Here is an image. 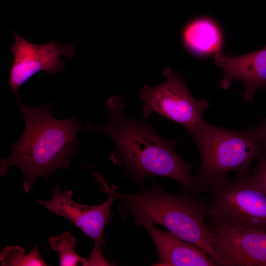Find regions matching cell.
I'll list each match as a JSON object with an SVG mask.
<instances>
[{"label": "cell", "instance_id": "obj_13", "mask_svg": "<svg viewBox=\"0 0 266 266\" xmlns=\"http://www.w3.org/2000/svg\"><path fill=\"white\" fill-rule=\"evenodd\" d=\"M49 245L52 250L59 253L60 266L88 265V260L79 256L74 250L76 245V240L69 232L50 237Z\"/></svg>", "mask_w": 266, "mask_h": 266}, {"label": "cell", "instance_id": "obj_2", "mask_svg": "<svg viewBox=\"0 0 266 266\" xmlns=\"http://www.w3.org/2000/svg\"><path fill=\"white\" fill-rule=\"evenodd\" d=\"M14 103L23 113L25 129L21 138L10 145V156L0 159V174L5 176L10 167L18 166L28 193L36 178L49 181L56 169L69 168L71 158L79 151L76 134L81 130V124L75 117L66 120L54 118L53 104L33 107L22 103L19 96Z\"/></svg>", "mask_w": 266, "mask_h": 266}, {"label": "cell", "instance_id": "obj_4", "mask_svg": "<svg viewBox=\"0 0 266 266\" xmlns=\"http://www.w3.org/2000/svg\"><path fill=\"white\" fill-rule=\"evenodd\" d=\"M200 157L198 172L193 175L196 188L221 181L232 172L249 174L251 166L266 148L251 127L242 131L228 130L205 121L188 132Z\"/></svg>", "mask_w": 266, "mask_h": 266}, {"label": "cell", "instance_id": "obj_7", "mask_svg": "<svg viewBox=\"0 0 266 266\" xmlns=\"http://www.w3.org/2000/svg\"><path fill=\"white\" fill-rule=\"evenodd\" d=\"M14 43L10 49L13 62L8 84L12 93L17 94L20 87L40 71L53 74L63 71L65 61L75 52L71 44H62L50 40L45 44L29 42L14 31Z\"/></svg>", "mask_w": 266, "mask_h": 266}, {"label": "cell", "instance_id": "obj_6", "mask_svg": "<svg viewBox=\"0 0 266 266\" xmlns=\"http://www.w3.org/2000/svg\"><path fill=\"white\" fill-rule=\"evenodd\" d=\"M164 74V81L152 87L145 85L140 90L141 116L147 119L156 112L182 125L187 133L194 130L204 121L208 102L197 100L192 96L180 73L166 69Z\"/></svg>", "mask_w": 266, "mask_h": 266}, {"label": "cell", "instance_id": "obj_10", "mask_svg": "<svg viewBox=\"0 0 266 266\" xmlns=\"http://www.w3.org/2000/svg\"><path fill=\"white\" fill-rule=\"evenodd\" d=\"M215 63L222 69L221 87L226 89L233 81H241L245 88L243 99L248 102H252L257 90L266 89V47L238 56L218 53Z\"/></svg>", "mask_w": 266, "mask_h": 266}, {"label": "cell", "instance_id": "obj_3", "mask_svg": "<svg viewBox=\"0 0 266 266\" xmlns=\"http://www.w3.org/2000/svg\"><path fill=\"white\" fill-rule=\"evenodd\" d=\"M152 186L134 194L116 192L118 187L111 185L117 199L121 218L132 216L152 225H160L167 231L202 249L220 266L219 259L211 245L210 233L204 217L205 201L191 193H168L153 178Z\"/></svg>", "mask_w": 266, "mask_h": 266}, {"label": "cell", "instance_id": "obj_11", "mask_svg": "<svg viewBox=\"0 0 266 266\" xmlns=\"http://www.w3.org/2000/svg\"><path fill=\"white\" fill-rule=\"evenodd\" d=\"M145 228L156 246L159 260L155 266H217V262L202 249L168 231L158 229L142 220L134 222Z\"/></svg>", "mask_w": 266, "mask_h": 266}, {"label": "cell", "instance_id": "obj_15", "mask_svg": "<svg viewBox=\"0 0 266 266\" xmlns=\"http://www.w3.org/2000/svg\"><path fill=\"white\" fill-rule=\"evenodd\" d=\"M250 174L266 193V149L262 156L256 161Z\"/></svg>", "mask_w": 266, "mask_h": 266}, {"label": "cell", "instance_id": "obj_14", "mask_svg": "<svg viewBox=\"0 0 266 266\" xmlns=\"http://www.w3.org/2000/svg\"><path fill=\"white\" fill-rule=\"evenodd\" d=\"M2 266H45L47 265L39 254L38 246L26 254L23 248L19 246H9L0 253Z\"/></svg>", "mask_w": 266, "mask_h": 266}, {"label": "cell", "instance_id": "obj_16", "mask_svg": "<svg viewBox=\"0 0 266 266\" xmlns=\"http://www.w3.org/2000/svg\"><path fill=\"white\" fill-rule=\"evenodd\" d=\"M255 131L257 138L266 149V117L260 122Z\"/></svg>", "mask_w": 266, "mask_h": 266}, {"label": "cell", "instance_id": "obj_8", "mask_svg": "<svg viewBox=\"0 0 266 266\" xmlns=\"http://www.w3.org/2000/svg\"><path fill=\"white\" fill-rule=\"evenodd\" d=\"M93 175L102 191L109 195L101 204L88 205L76 202L72 200L73 192L67 190L63 192L60 190L58 184L54 189L51 199L48 200H36V201L50 212L69 220L94 240L95 247H99L106 245L104 231L106 224L110 222V218L113 216L111 213V207L117 198L111 187L104 181L101 174L94 172Z\"/></svg>", "mask_w": 266, "mask_h": 266}, {"label": "cell", "instance_id": "obj_1", "mask_svg": "<svg viewBox=\"0 0 266 266\" xmlns=\"http://www.w3.org/2000/svg\"><path fill=\"white\" fill-rule=\"evenodd\" d=\"M106 108L105 126L88 120L86 127L88 130L102 132L113 140L116 148L110 159L114 165L125 167L126 177L143 187L147 177H166L179 183L186 191L197 195L194 176L190 173L194 165L176 153V139L164 138L150 125L127 116L121 96L108 98Z\"/></svg>", "mask_w": 266, "mask_h": 266}, {"label": "cell", "instance_id": "obj_5", "mask_svg": "<svg viewBox=\"0 0 266 266\" xmlns=\"http://www.w3.org/2000/svg\"><path fill=\"white\" fill-rule=\"evenodd\" d=\"M197 190L206 195L205 216L209 221L266 233V193L250 174H236Z\"/></svg>", "mask_w": 266, "mask_h": 266}, {"label": "cell", "instance_id": "obj_9", "mask_svg": "<svg viewBox=\"0 0 266 266\" xmlns=\"http://www.w3.org/2000/svg\"><path fill=\"white\" fill-rule=\"evenodd\" d=\"M206 225L220 266H266V233Z\"/></svg>", "mask_w": 266, "mask_h": 266}, {"label": "cell", "instance_id": "obj_12", "mask_svg": "<svg viewBox=\"0 0 266 266\" xmlns=\"http://www.w3.org/2000/svg\"><path fill=\"white\" fill-rule=\"evenodd\" d=\"M182 39L189 51L200 56L218 53L223 42L219 27L206 17L198 18L187 23L182 30Z\"/></svg>", "mask_w": 266, "mask_h": 266}]
</instances>
